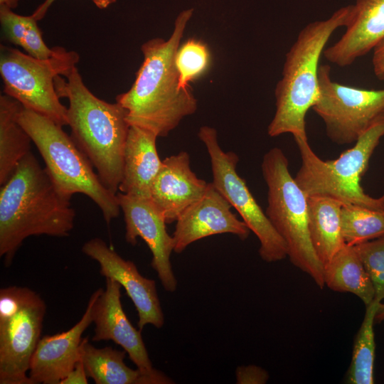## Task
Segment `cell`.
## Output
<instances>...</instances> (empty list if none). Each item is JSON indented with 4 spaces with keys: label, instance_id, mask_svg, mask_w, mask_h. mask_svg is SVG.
<instances>
[{
    "label": "cell",
    "instance_id": "24",
    "mask_svg": "<svg viewBox=\"0 0 384 384\" xmlns=\"http://www.w3.org/2000/svg\"><path fill=\"white\" fill-rule=\"evenodd\" d=\"M379 302L380 301L375 299L366 306L363 320L354 340L351 361L346 375V383L373 384L375 382L374 325Z\"/></svg>",
    "mask_w": 384,
    "mask_h": 384
},
{
    "label": "cell",
    "instance_id": "11",
    "mask_svg": "<svg viewBox=\"0 0 384 384\" xmlns=\"http://www.w3.org/2000/svg\"><path fill=\"white\" fill-rule=\"evenodd\" d=\"M46 311L45 302L35 292L16 313L0 320V384H31L28 373Z\"/></svg>",
    "mask_w": 384,
    "mask_h": 384
},
{
    "label": "cell",
    "instance_id": "28",
    "mask_svg": "<svg viewBox=\"0 0 384 384\" xmlns=\"http://www.w3.org/2000/svg\"><path fill=\"white\" fill-rule=\"evenodd\" d=\"M372 281L375 299H384V235L353 245Z\"/></svg>",
    "mask_w": 384,
    "mask_h": 384
},
{
    "label": "cell",
    "instance_id": "13",
    "mask_svg": "<svg viewBox=\"0 0 384 384\" xmlns=\"http://www.w3.org/2000/svg\"><path fill=\"white\" fill-rule=\"evenodd\" d=\"M82 251L99 264L101 275L123 287L137 311L140 331L148 324L158 329L164 326V313L154 280L143 277L133 262L122 258L100 238L87 241Z\"/></svg>",
    "mask_w": 384,
    "mask_h": 384
},
{
    "label": "cell",
    "instance_id": "3",
    "mask_svg": "<svg viewBox=\"0 0 384 384\" xmlns=\"http://www.w3.org/2000/svg\"><path fill=\"white\" fill-rule=\"evenodd\" d=\"M66 78L57 76L55 87L59 97L69 102L70 137L95 168L102 184L117 194L130 127L127 111L117 102L110 103L96 97L85 85L77 66Z\"/></svg>",
    "mask_w": 384,
    "mask_h": 384
},
{
    "label": "cell",
    "instance_id": "10",
    "mask_svg": "<svg viewBox=\"0 0 384 384\" xmlns=\"http://www.w3.org/2000/svg\"><path fill=\"white\" fill-rule=\"evenodd\" d=\"M319 95L312 107L323 120L327 137L338 144L356 142L384 114V88L368 90L331 79V66L320 65Z\"/></svg>",
    "mask_w": 384,
    "mask_h": 384
},
{
    "label": "cell",
    "instance_id": "29",
    "mask_svg": "<svg viewBox=\"0 0 384 384\" xmlns=\"http://www.w3.org/2000/svg\"><path fill=\"white\" fill-rule=\"evenodd\" d=\"M238 384H265L269 379L267 371L255 365L241 366L235 371Z\"/></svg>",
    "mask_w": 384,
    "mask_h": 384
},
{
    "label": "cell",
    "instance_id": "18",
    "mask_svg": "<svg viewBox=\"0 0 384 384\" xmlns=\"http://www.w3.org/2000/svg\"><path fill=\"white\" fill-rule=\"evenodd\" d=\"M384 39V0H356L341 37L323 55L338 67L353 64Z\"/></svg>",
    "mask_w": 384,
    "mask_h": 384
},
{
    "label": "cell",
    "instance_id": "31",
    "mask_svg": "<svg viewBox=\"0 0 384 384\" xmlns=\"http://www.w3.org/2000/svg\"><path fill=\"white\" fill-rule=\"evenodd\" d=\"M82 360L80 359L74 368L60 382V384H87L88 379Z\"/></svg>",
    "mask_w": 384,
    "mask_h": 384
},
{
    "label": "cell",
    "instance_id": "14",
    "mask_svg": "<svg viewBox=\"0 0 384 384\" xmlns=\"http://www.w3.org/2000/svg\"><path fill=\"white\" fill-rule=\"evenodd\" d=\"M231 208L212 182L208 183L203 196L176 220L172 235L174 252L181 253L191 243L213 235L230 233L241 240L247 238L250 229Z\"/></svg>",
    "mask_w": 384,
    "mask_h": 384
},
{
    "label": "cell",
    "instance_id": "22",
    "mask_svg": "<svg viewBox=\"0 0 384 384\" xmlns=\"http://www.w3.org/2000/svg\"><path fill=\"white\" fill-rule=\"evenodd\" d=\"M325 286L338 292H349L369 305L375 299V290L370 277L354 246L344 245L323 266Z\"/></svg>",
    "mask_w": 384,
    "mask_h": 384
},
{
    "label": "cell",
    "instance_id": "15",
    "mask_svg": "<svg viewBox=\"0 0 384 384\" xmlns=\"http://www.w3.org/2000/svg\"><path fill=\"white\" fill-rule=\"evenodd\" d=\"M102 288L95 290L79 320L68 331L41 338L31 358V384H60L81 359L82 336L93 322L94 307Z\"/></svg>",
    "mask_w": 384,
    "mask_h": 384
},
{
    "label": "cell",
    "instance_id": "12",
    "mask_svg": "<svg viewBox=\"0 0 384 384\" xmlns=\"http://www.w3.org/2000/svg\"><path fill=\"white\" fill-rule=\"evenodd\" d=\"M117 198L125 222V239L132 245L142 238L148 245L156 271L164 289L173 292L177 280L170 260L174 251L172 235L166 231L165 218L150 197L132 196L117 192Z\"/></svg>",
    "mask_w": 384,
    "mask_h": 384
},
{
    "label": "cell",
    "instance_id": "33",
    "mask_svg": "<svg viewBox=\"0 0 384 384\" xmlns=\"http://www.w3.org/2000/svg\"><path fill=\"white\" fill-rule=\"evenodd\" d=\"M384 321V303L380 302L378 305V309L376 311L375 316V324L381 323Z\"/></svg>",
    "mask_w": 384,
    "mask_h": 384
},
{
    "label": "cell",
    "instance_id": "5",
    "mask_svg": "<svg viewBox=\"0 0 384 384\" xmlns=\"http://www.w3.org/2000/svg\"><path fill=\"white\" fill-rule=\"evenodd\" d=\"M384 136V114L337 159L324 161L311 149L308 139L294 138L302 164L294 179L307 196H325L343 205L384 210V192L379 198L366 193L361 181L373 151Z\"/></svg>",
    "mask_w": 384,
    "mask_h": 384
},
{
    "label": "cell",
    "instance_id": "4",
    "mask_svg": "<svg viewBox=\"0 0 384 384\" xmlns=\"http://www.w3.org/2000/svg\"><path fill=\"white\" fill-rule=\"evenodd\" d=\"M352 13L353 4L343 6L299 31L286 54L282 78L275 87L276 110L267 127L270 137L290 133L294 139H308L305 117L319 97L320 58L331 35L348 24Z\"/></svg>",
    "mask_w": 384,
    "mask_h": 384
},
{
    "label": "cell",
    "instance_id": "30",
    "mask_svg": "<svg viewBox=\"0 0 384 384\" xmlns=\"http://www.w3.org/2000/svg\"><path fill=\"white\" fill-rule=\"evenodd\" d=\"M56 0H45L41 3L31 14L32 16L37 21H40L44 18L50 6ZM92 3L100 9H107L110 5L114 4L117 0H91Z\"/></svg>",
    "mask_w": 384,
    "mask_h": 384
},
{
    "label": "cell",
    "instance_id": "16",
    "mask_svg": "<svg viewBox=\"0 0 384 384\" xmlns=\"http://www.w3.org/2000/svg\"><path fill=\"white\" fill-rule=\"evenodd\" d=\"M105 288L97 297L93 312L95 332L92 341H112L127 352L131 361L144 373L153 368L141 331L134 328L126 316L121 302V285L105 278Z\"/></svg>",
    "mask_w": 384,
    "mask_h": 384
},
{
    "label": "cell",
    "instance_id": "7",
    "mask_svg": "<svg viewBox=\"0 0 384 384\" xmlns=\"http://www.w3.org/2000/svg\"><path fill=\"white\" fill-rule=\"evenodd\" d=\"M261 169L267 186L266 215L286 243L292 265L323 289V265L314 252L309 231L308 196L291 175L287 158L281 149H270L263 156Z\"/></svg>",
    "mask_w": 384,
    "mask_h": 384
},
{
    "label": "cell",
    "instance_id": "1",
    "mask_svg": "<svg viewBox=\"0 0 384 384\" xmlns=\"http://www.w3.org/2000/svg\"><path fill=\"white\" fill-rule=\"evenodd\" d=\"M193 9L181 11L167 40L156 37L141 46L143 62L135 80L116 102L127 111L130 126L148 130L159 137H166L181 120L196 112L198 102L191 89L178 87L175 55Z\"/></svg>",
    "mask_w": 384,
    "mask_h": 384
},
{
    "label": "cell",
    "instance_id": "20",
    "mask_svg": "<svg viewBox=\"0 0 384 384\" xmlns=\"http://www.w3.org/2000/svg\"><path fill=\"white\" fill-rule=\"evenodd\" d=\"M127 352L111 346L96 348L87 338L81 344V360L88 378L96 384H168L173 380L155 370L144 373L132 369L124 363Z\"/></svg>",
    "mask_w": 384,
    "mask_h": 384
},
{
    "label": "cell",
    "instance_id": "34",
    "mask_svg": "<svg viewBox=\"0 0 384 384\" xmlns=\"http://www.w3.org/2000/svg\"><path fill=\"white\" fill-rule=\"evenodd\" d=\"M20 0H0V6H6L11 9L17 7Z\"/></svg>",
    "mask_w": 384,
    "mask_h": 384
},
{
    "label": "cell",
    "instance_id": "26",
    "mask_svg": "<svg viewBox=\"0 0 384 384\" xmlns=\"http://www.w3.org/2000/svg\"><path fill=\"white\" fill-rule=\"evenodd\" d=\"M341 233L345 244L356 245L384 235V210L343 205Z\"/></svg>",
    "mask_w": 384,
    "mask_h": 384
},
{
    "label": "cell",
    "instance_id": "27",
    "mask_svg": "<svg viewBox=\"0 0 384 384\" xmlns=\"http://www.w3.org/2000/svg\"><path fill=\"white\" fill-rule=\"evenodd\" d=\"M211 63V52L204 41L190 38L181 43L175 55L178 87L181 90L190 89V83L206 75Z\"/></svg>",
    "mask_w": 384,
    "mask_h": 384
},
{
    "label": "cell",
    "instance_id": "21",
    "mask_svg": "<svg viewBox=\"0 0 384 384\" xmlns=\"http://www.w3.org/2000/svg\"><path fill=\"white\" fill-rule=\"evenodd\" d=\"M343 203L325 196H308L309 231L314 252L324 266L346 245L341 213Z\"/></svg>",
    "mask_w": 384,
    "mask_h": 384
},
{
    "label": "cell",
    "instance_id": "23",
    "mask_svg": "<svg viewBox=\"0 0 384 384\" xmlns=\"http://www.w3.org/2000/svg\"><path fill=\"white\" fill-rule=\"evenodd\" d=\"M23 106L16 99L0 95V185L4 184L21 159L31 151L32 139L20 124Z\"/></svg>",
    "mask_w": 384,
    "mask_h": 384
},
{
    "label": "cell",
    "instance_id": "8",
    "mask_svg": "<svg viewBox=\"0 0 384 384\" xmlns=\"http://www.w3.org/2000/svg\"><path fill=\"white\" fill-rule=\"evenodd\" d=\"M0 48L4 93L61 127L68 125V107L60 101L55 78L68 76L79 62L78 53L57 46L51 57L38 59L14 48Z\"/></svg>",
    "mask_w": 384,
    "mask_h": 384
},
{
    "label": "cell",
    "instance_id": "19",
    "mask_svg": "<svg viewBox=\"0 0 384 384\" xmlns=\"http://www.w3.org/2000/svg\"><path fill=\"white\" fill-rule=\"evenodd\" d=\"M157 138L151 132L130 126L124 148L119 192L150 197L152 184L162 165L156 149Z\"/></svg>",
    "mask_w": 384,
    "mask_h": 384
},
{
    "label": "cell",
    "instance_id": "32",
    "mask_svg": "<svg viewBox=\"0 0 384 384\" xmlns=\"http://www.w3.org/2000/svg\"><path fill=\"white\" fill-rule=\"evenodd\" d=\"M372 65L375 77L384 80V39L373 50Z\"/></svg>",
    "mask_w": 384,
    "mask_h": 384
},
{
    "label": "cell",
    "instance_id": "17",
    "mask_svg": "<svg viewBox=\"0 0 384 384\" xmlns=\"http://www.w3.org/2000/svg\"><path fill=\"white\" fill-rule=\"evenodd\" d=\"M208 186L192 171L189 155L183 151L162 161L150 198L166 223H171L203 196Z\"/></svg>",
    "mask_w": 384,
    "mask_h": 384
},
{
    "label": "cell",
    "instance_id": "2",
    "mask_svg": "<svg viewBox=\"0 0 384 384\" xmlns=\"http://www.w3.org/2000/svg\"><path fill=\"white\" fill-rule=\"evenodd\" d=\"M70 199L57 188L46 168L29 151L0 191V257L11 265L32 235L66 237L74 227Z\"/></svg>",
    "mask_w": 384,
    "mask_h": 384
},
{
    "label": "cell",
    "instance_id": "9",
    "mask_svg": "<svg viewBox=\"0 0 384 384\" xmlns=\"http://www.w3.org/2000/svg\"><path fill=\"white\" fill-rule=\"evenodd\" d=\"M198 137L210 157L212 183L257 236L260 257L266 262L285 259L287 257L286 243L256 201L245 181L237 172L238 156L233 151L222 149L218 142L217 131L213 127H201Z\"/></svg>",
    "mask_w": 384,
    "mask_h": 384
},
{
    "label": "cell",
    "instance_id": "25",
    "mask_svg": "<svg viewBox=\"0 0 384 384\" xmlns=\"http://www.w3.org/2000/svg\"><path fill=\"white\" fill-rule=\"evenodd\" d=\"M37 21L32 15H19L13 9L0 6V23L6 41L21 47L33 58L47 59L55 49L46 46Z\"/></svg>",
    "mask_w": 384,
    "mask_h": 384
},
{
    "label": "cell",
    "instance_id": "6",
    "mask_svg": "<svg viewBox=\"0 0 384 384\" xmlns=\"http://www.w3.org/2000/svg\"><path fill=\"white\" fill-rule=\"evenodd\" d=\"M18 121L30 135L45 168L63 196L69 199L75 193L88 196L101 210L107 224L118 217L121 209L117 194L102 184L91 162L61 126L24 107Z\"/></svg>",
    "mask_w": 384,
    "mask_h": 384
}]
</instances>
